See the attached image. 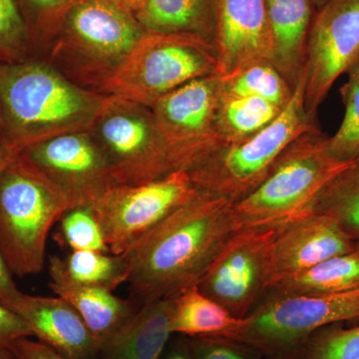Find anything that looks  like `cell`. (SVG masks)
<instances>
[{"mask_svg":"<svg viewBox=\"0 0 359 359\" xmlns=\"http://www.w3.org/2000/svg\"><path fill=\"white\" fill-rule=\"evenodd\" d=\"M311 212L334 219L359 242V161L342 170L316 195Z\"/></svg>","mask_w":359,"mask_h":359,"instance_id":"25","label":"cell"},{"mask_svg":"<svg viewBox=\"0 0 359 359\" xmlns=\"http://www.w3.org/2000/svg\"><path fill=\"white\" fill-rule=\"evenodd\" d=\"M327 141V136L316 128L292 142L263 183L231 205L236 231L278 233L311 214V205L321 189L355 163L334 159L328 154Z\"/></svg>","mask_w":359,"mask_h":359,"instance_id":"4","label":"cell"},{"mask_svg":"<svg viewBox=\"0 0 359 359\" xmlns=\"http://www.w3.org/2000/svg\"><path fill=\"white\" fill-rule=\"evenodd\" d=\"M283 108L259 97L219 92L215 108V127L224 145L240 143L266 128Z\"/></svg>","mask_w":359,"mask_h":359,"instance_id":"24","label":"cell"},{"mask_svg":"<svg viewBox=\"0 0 359 359\" xmlns=\"http://www.w3.org/2000/svg\"><path fill=\"white\" fill-rule=\"evenodd\" d=\"M41 20H53L77 0H25Z\"/></svg>","mask_w":359,"mask_h":359,"instance_id":"36","label":"cell"},{"mask_svg":"<svg viewBox=\"0 0 359 359\" xmlns=\"http://www.w3.org/2000/svg\"><path fill=\"white\" fill-rule=\"evenodd\" d=\"M33 337L68 359H99L100 344L79 313L65 299L23 294L11 308Z\"/></svg>","mask_w":359,"mask_h":359,"instance_id":"17","label":"cell"},{"mask_svg":"<svg viewBox=\"0 0 359 359\" xmlns=\"http://www.w3.org/2000/svg\"><path fill=\"white\" fill-rule=\"evenodd\" d=\"M22 152V148L9 138L0 122V172Z\"/></svg>","mask_w":359,"mask_h":359,"instance_id":"37","label":"cell"},{"mask_svg":"<svg viewBox=\"0 0 359 359\" xmlns=\"http://www.w3.org/2000/svg\"><path fill=\"white\" fill-rule=\"evenodd\" d=\"M161 359H194L187 337H183L172 342Z\"/></svg>","mask_w":359,"mask_h":359,"instance_id":"38","label":"cell"},{"mask_svg":"<svg viewBox=\"0 0 359 359\" xmlns=\"http://www.w3.org/2000/svg\"><path fill=\"white\" fill-rule=\"evenodd\" d=\"M21 155L62 191L71 209L89 207L118 185L105 153L90 131L54 137L25 149Z\"/></svg>","mask_w":359,"mask_h":359,"instance_id":"13","label":"cell"},{"mask_svg":"<svg viewBox=\"0 0 359 359\" xmlns=\"http://www.w3.org/2000/svg\"><path fill=\"white\" fill-rule=\"evenodd\" d=\"M276 233L235 231L198 283V289L235 318L249 316L276 282Z\"/></svg>","mask_w":359,"mask_h":359,"instance_id":"11","label":"cell"},{"mask_svg":"<svg viewBox=\"0 0 359 359\" xmlns=\"http://www.w3.org/2000/svg\"><path fill=\"white\" fill-rule=\"evenodd\" d=\"M89 131L105 153L119 185H139L185 171L147 106L106 95Z\"/></svg>","mask_w":359,"mask_h":359,"instance_id":"9","label":"cell"},{"mask_svg":"<svg viewBox=\"0 0 359 359\" xmlns=\"http://www.w3.org/2000/svg\"><path fill=\"white\" fill-rule=\"evenodd\" d=\"M359 289V247L311 268L282 276L269 292L289 295L339 294Z\"/></svg>","mask_w":359,"mask_h":359,"instance_id":"23","label":"cell"},{"mask_svg":"<svg viewBox=\"0 0 359 359\" xmlns=\"http://www.w3.org/2000/svg\"><path fill=\"white\" fill-rule=\"evenodd\" d=\"M214 44L221 78L269 61L271 30L266 0H218Z\"/></svg>","mask_w":359,"mask_h":359,"instance_id":"15","label":"cell"},{"mask_svg":"<svg viewBox=\"0 0 359 359\" xmlns=\"http://www.w3.org/2000/svg\"><path fill=\"white\" fill-rule=\"evenodd\" d=\"M217 7L218 0H146L135 15L147 32L192 34L214 43Z\"/></svg>","mask_w":359,"mask_h":359,"instance_id":"21","label":"cell"},{"mask_svg":"<svg viewBox=\"0 0 359 359\" xmlns=\"http://www.w3.org/2000/svg\"><path fill=\"white\" fill-rule=\"evenodd\" d=\"M358 318L359 289L323 295L271 292L243 318L237 330L224 337L254 347L266 359H299L316 330Z\"/></svg>","mask_w":359,"mask_h":359,"instance_id":"8","label":"cell"},{"mask_svg":"<svg viewBox=\"0 0 359 359\" xmlns=\"http://www.w3.org/2000/svg\"><path fill=\"white\" fill-rule=\"evenodd\" d=\"M123 6L128 8L132 13L136 14L145 4L146 0H116Z\"/></svg>","mask_w":359,"mask_h":359,"instance_id":"39","label":"cell"},{"mask_svg":"<svg viewBox=\"0 0 359 359\" xmlns=\"http://www.w3.org/2000/svg\"><path fill=\"white\" fill-rule=\"evenodd\" d=\"M344 115L339 130L327 137L328 154L339 162L359 161V86L351 80L340 88Z\"/></svg>","mask_w":359,"mask_h":359,"instance_id":"29","label":"cell"},{"mask_svg":"<svg viewBox=\"0 0 359 359\" xmlns=\"http://www.w3.org/2000/svg\"><path fill=\"white\" fill-rule=\"evenodd\" d=\"M0 359H14L8 348H0Z\"/></svg>","mask_w":359,"mask_h":359,"instance_id":"41","label":"cell"},{"mask_svg":"<svg viewBox=\"0 0 359 359\" xmlns=\"http://www.w3.org/2000/svg\"><path fill=\"white\" fill-rule=\"evenodd\" d=\"M61 240L71 250L110 252L102 229L89 207L70 209L60 219Z\"/></svg>","mask_w":359,"mask_h":359,"instance_id":"30","label":"cell"},{"mask_svg":"<svg viewBox=\"0 0 359 359\" xmlns=\"http://www.w3.org/2000/svg\"><path fill=\"white\" fill-rule=\"evenodd\" d=\"M200 189L180 170L139 185H115L89 205L102 229L110 252L121 255Z\"/></svg>","mask_w":359,"mask_h":359,"instance_id":"10","label":"cell"},{"mask_svg":"<svg viewBox=\"0 0 359 359\" xmlns=\"http://www.w3.org/2000/svg\"><path fill=\"white\" fill-rule=\"evenodd\" d=\"M65 275L74 282L110 290L127 283V264L122 255L99 250H71L62 259Z\"/></svg>","mask_w":359,"mask_h":359,"instance_id":"27","label":"cell"},{"mask_svg":"<svg viewBox=\"0 0 359 359\" xmlns=\"http://www.w3.org/2000/svg\"><path fill=\"white\" fill-rule=\"evenodd\" d=\"M60 15V37L45 61L98 93L147 33L116 0H77Z\"/></svg>","mask_w":359,"mask_h":359,"instance_id":"3","label":"cell"},{"mask_svg":"<svg viewBox=\"0 0 359 359\" xmlns=\"http://www.w3.org/2000/svg\"><path fill=\"white\" fill-rule=\"evenodd\" d=\"M242 323L194 285L173 299L169 327L172 334L186 337H226Z\"/></svg>","mask_w":359,"mask_h":359,"instance_id":"22","label":"cell"},{"mask_svg":"<svg viewBox=\"0 0 359 359\" xmlns=\"http://www.w3.org/2000/svg\"><path fill=\"white\" fill-rule=\"evenodd\" d=\"M332 323L316 330L306 340L299 359H359V325Z\"/></svg>","mask_w":359,"mask_h":359,"instance_id":"28","label":"cell"},{"mask_svg":"<svg viewBox=\"0 0 359 359\" xmlns=\"http://www.w3.org/2000/svg\"><path fill=\"white\" fill-rule=\"evenodd\" d=\"M346 74L348 76V80H351V81L354 82V83L358 84L359 86V55L348 71H347Z\"/></svg>","mask_w":359,"mask_h":359,"instance_id":"40","label":"cell"},{"mask_svg":"<svg viewBox=\"0 0 359 359\" xmlns=\"http://www.w3.org/2000/svg\"><path fill=\"white\" fill-rule=\"evenodd\" d=\"M70 209L62 191L22 155L0 172V250L13 275L43 271L49 233Z\"/></svg>","mask_w":359,"mask_h":359,"instance_id":"5","label":"cell"},{"mask_svg":"<svg viewBox=\"0 0 359 359\" xmlns=\"http://www.w3.org/2000/svg\"><path fill=\"white\" fill-rule=\"evenodd\" d=\"M358 55L359 0H327L311 22L306 45L304 104L311 121Z\"/></svg>","mask_w":359,"mask_h":359,"instance_id":"12","label":"cell"},{"mask_svg":"<svg viewBox=\"0 0 359 359\" xmlns=\"http://www.w3.org/2000/svg\"><path fill=\"white\" fill-rule=\"evenodd\" d=\"M217 67L212 42L192 34L147 32L99 92L151 108L182 85L217 75Z\"/></svg>","mask_w":359,"mask_h":359,"instance_id":"7","label":"cell"},{"mask_svg":"<svg viewBox=\"0 0 359 359\" xmlns=\"http://www.w3.org/2000/svg\"><path fill=\"white\" fill-rule=\"evenodd\" d=\"M173 299L142 304L125 325L100 346L99 359H161L169 344Z\"/></svg>","mask_w":359,"mask_h":359,"instance_id":"20","label":"cell"},{"mask_svg":"<svg viewBox=\"0 0 359 359\" xmlns=\"http://www.w3.org/2000/svg\"><path fill=\"white\" fill-rule=\"evenodd\" d=\"M22 292L18 290L13 280V273L0 250V302L13 308Z\"/></svg>","mask_w":359,"mask_h":359,"instance_id":"35","label":"cell"},{"mask_svg":"<svg viewBox=\"0 0 359 359\" xmlns=\"http://www.w3.org/2000/svg\"><path fill=\"white\" fill-rule=\"evenodd\" d=\"M358 247H359V242H358Z\"/></svg>","mask_w":359,"mask_h":359,"instance_id":"43","label":"cell"},{"mask_svg":"<svg viewBox=\"0 0 359 359\" xmlns=\"http://www.w3.org/2000/svg\"><path fill=\"white\" fill-rule=\"evenodd\" d=\"M313 1V6L318 7V8H320L321 6H323V4H325V2L327 1V0H311Z\"/></svg>","mask_w":359,"mask_h":359,"instance_id":"42","label":"cell"},{"mask_svg":"<svg viewBox=\"0 0 359 359\" xmlns=\"http://www.w3.org/2000/svg\"><path fill=\"white\" fill-rule=\"evenodd\" d=\"M219 81L216 74L192 80L151 107L161 132L187 172L224 146L215 127Z\"/></svg>","mask_w":359,"mask_h":359,"instance_id":"14","label":"cell"},{"mask_svg":"<svg viewBox=\"0 0 359 359\" xmlns=\"http://www.w3.org/2000/svg\"><path fill=\"white\" fill-rule=\"evenodd\" d=\"M187 340L194 359H266L254 347L228 337H187Z\"/></svg>","mask_w":359,"mask_h":359,"instance_id":"32","label":"cell"},{"mask_svg":"<svg viewBox=\"0 0 359 359\" xmlns=\"http://www.w3.org/2000/svg\"><path fill=\"white\" fill-rule=\"evenodd\" d=\"M105 99L47 61L0 63V122L23 151L61 135L89 131Z\"/></svg>","mask_w":359,"mask_h":359,"instance_id":"2","label":"cell"},{"mask_svg":"<svg viewBox=\"0 0 359 359\" xmlns=\"http://www.w3.org/2000/svg\"><path fill=\"white\" fill-rule=\"evenodd\" d=\"M231 205L200 189L121 254L130 290L142 304L173 299L198 285L236 231Z\"/></svg>","mask_w":359,"mask_h":359,"instance_id":"1","label":"cell"},{"mask_svg":"<svg viewBox=\"0 0 359 359\" xmlns=\"http://www.w3.org/2000/svg\"><path fill=\"white\" fill-rule=\"evenodd\" d=\"M219 92L235 96L259 97L285 108L294 91L275 66L257 61L226 77H219Z\"/></svg>","mask_w":359,"mask_h":359,"instance_id":"26","label":"cell"},{"mask_svg":"<svg viewBox=\"0 0 359 359\" xmlns=\"http://www.w3.org/2000/svg\"><path fill=\"white\" fill-rule=\"evenodd\" d=\"M316 128L304 109L302 77L290 102L266 128L240 143L222 146L188 173L201 190L222 196L233 204L263 183L292 142Z\"/></svg>","mask_w":359,"mask_h":359,"instance_id":"6","label":"cell"},{"mask_svg":"<svg viewBox=\"0 0 359 359\" xmlns=\"http://www.w3.org/2000/svg\"><path fill=\"white\" fill-rule=\"evenodd\" d=\"M32 337V330L20 314L0 302V348H8L16 340Z\"/></svg>","mask_w":359,"mask_h":359,"instance_id":"33","label":"cell"},{"mask_svg":"<svg viewBox=\"0 0 359 359\" xmlns=\"http://www.w3.org/2000/svg\"><path fill=\"white\" fill-rule=\"evenodd\" d=\"M271 47L269 62L294 91L304 77L311 25V0H266Z\"/></svg>","mask_w":359,"mask_h":359,"instance_id":"19","label":"cell"},{"mask_svg":"<svg viewBox=\"0 0 359 359\" xmlns=\"http://www.w3.org/2000/svg\"><path fill=\"white\" fill-rule=\"evenodd\" d=\"M29 30L16 0H0V63L29 57Z\"/></svg>","mask_w":359,"mask_h":359,"instance_id":"31","label":"cell"},{"mask_svg":"<svg viewBox=\"0 0 359 359\" xmlns=\"http://www.w3.org/2000/svg\"><path fill=\"white\" fill-rule=\"evenodd\" d=\"M48 269L52 292L79 313L100 346L138 309L129 302L116 297L113 290L70 280L65 275L61 257H49Z\"/></svg>","mask_w":359,"mask_h":359,"instance_id":"18","label":"cell"},{"mask_svg":"<svg viewBox=\"0 0 359 359\" xmlns=\"http://www.w3.org/2000/svg\"><path fill=\"white\" fill-rule=\"evenodd\" d=\"M358 248V241L347 235L334 219L311 212L276 233V280Z\"/></svg>","mask_w":359,"mask_h":359,"instance_id":"16","label":"cell"},{"mask_svg":"<svg viewBox=\"0 0 359 359\" xmlns=\"http://www.w3.org/2000/svg\"><path fill=\"white\" fill-rule=\"evenodd\" d=\"M14 359H68L42 342L29 339V337L14 341L8 347Z\"/></svg>","mask_w":359,"mask_h":359,"instance_id":"34","label":"cell"}]
</instances>
